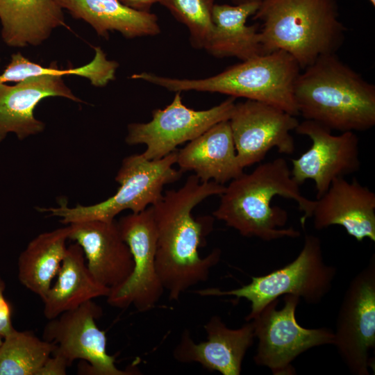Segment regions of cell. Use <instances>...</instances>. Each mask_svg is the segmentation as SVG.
Masks as SVG:
<instances>
[{"mask_svg": "<svg viewBox=\"0 0 375 375\" xmlns=\"http://www.w3.org/2000/svg\"><path fill=\"white\" fill-rule=\"evenodd\" d=\"M225 188L214 181L201 182L193 174L182 187L166 191L151 206L157 234L156 269L169 300L178 301L190 288L206 281L220 260L219 249L204 258L199 251L212 229L214 217L194 219L192 211L208 197L220 196Z\"/></svg>", "mask_w": 375, "mask_h": 375, "instance_id": "cell-1", "label": "cell"}, {"mask_svg": "<svg viewBox=\"0 0 375 375\" xmlns=\"http://www.w3.org/2000/svg\"><path fill=\"white\" fill-rule=\"evenodd\" d=\"M299 186L292 177L285 159L276 158L231 180L220 195L212 215L244 237L264 241L297 238L299 231L284 228L288 212L279 206H272V202L276 196L294 201L303 212L300 223L304 228L307 219L312 217L315 201L303 196Z\"/></svg>", "mask_w": 375, "mask_h": 375, "instance_id": "cell-2", "label": "cell"}, {"mask_svg": "<svg viewBox=\"0 0 375 375\" xmlns=\"http://www.w3.org/2000/svg\"><path fill=\"white\" fill-rule=\"evenodd\" d=\"M294 97L306 120L341 133L375 125V86L335 53L319 56L297 78Z\"/></svg>", "mask_w": 375, "mask_h": 375, "instance_id": "cell-3", "label": "cell"}, {"mask_svg": "<svg viewBox=\"0 0 375 375\" xmlns=\"http://www.w3.org/2000/svg\"><path fill=\"white\" fill-rule=\"evenodd\" d=\"M252 18L262 22L264 53L286 51L301 69L322 55L335 53L347 31L336 0H262Z\"/></svg>", "mask_w": 375, "mask_h": 375, "instance_id": "cell-4", "label": "cell"}, {"mask_svg": "<svg viewBox=\"0 0 375 375\" xmlns=\"http://www.w3.org/2000/svg\"><path fill=\"white\" fill-rule=\"evenodd\" d=\"M301 69L290 54L277 50L242 61L205 78H175L146 72L133 74L131 78L175 92H216L261 101L297 116L294 87Z\"/></svg>", "mask_w": 375, "mask_h": 375, "instance_id": "cell-5", "label": "cell"}, {"mask_svg": "<svg viewBox=\"0 0 375 375\" xmlns=\"http://www.w3.org/2000/svg\"><path fill=\"white\" fill-rule=\"evenodd\" d=\"M336 276V269L327 265L320 240L306 235L302 249L291 262L265 275L251 277L241 288L221 290L206 288L196 292L201 296H235L251 303L247 322L255 318L272 301L281 296H298L306 303L317 304L328 294Z\"/></svg>", "mask_w": 375, "mask_h": 375, "instance_id": "cell-6", "label": "cell"}, {"mask_svg": "<svg viewBox=\"0 0 375 375\" xmlns=\"http://www.w3.org/2000/svg\"><path fill=\"white\" fill-rule=\"evenodd\" d=\"M176 157V150L158 160H148L142 153L130 155L122 160L115 176L119 187L113 196L90 206L68 207L62 203L58 207L40 210L59 217L65 224L94 219L113 221L125 210L141 212L160 199L166 185L181 178L183 172L173 167Z\"/></svg>", "mask_w": 375, "mask_h": 375, "instance_id": "cell-7", "label": "cell"}, {"mask_svg": "<svg viewBox=\"0 0 375 375\" xmlns=\"http://www.w3.org/2000/svg\"><path fill=\"white\" fill-rule=\"evenodd\" d=\"M299 301L298 296L285 295L281 309H276V299L251 320L258 340L254 362L268 367L274 375L296 374L292 363L297 356L313 347L334 344V332L330 328L299 324L295 312Z\"/></svg>", "mask_w": 375, "mask_h": 375, "instance_id": "cell-8", "label": "cell"}, {"mask_svg": "<svg viewBox=\"0 0 375 375\" xmlns=\"http://www.w3.org/2000/svg\"><path fill=\"white\" fill-rule=\"evenodd\" d=\"M334 346L350 372L374 371L375 256L351 281L339 308Z\"/></svg>", "mask_w": 375, "mask_h": 375, "instance_id": "cell-9", "label": "cell"}, {"mask_svg": "<svg viewBox=\"0 0 375 375\" xmlns=\"http://www.w3.org/2000/svg\"><path fill=\"white\" fill-rule=\"evenodd\" d=\"M181 93L176 92L165 108L153 110L149 122L128 124L126 144H144L142 154L148 160L162 158L215 124L228 120L235 104V98L229 97L210 108L196 110L183 103Z\"/></svg>", "mask_w": 375, "mask_h": 375, "instance_id": "cell-10", "label": "cell"}, {"mask_svg": "<svg viewBox=\"0 0 375 375\" xmlns=\"http://www.w3.org/2000/svg\"><path fill=\"white\" fill-rule=\"evenodd\" d=\"M117 223L131 253L133 268L126 281L110 289L107 302L118 308L133 306L140 312L147 311L165 291L156 265L157 234L151 206L124 216Z\"/></svg>", "mask_w": 375, "mask_h": 375, "instance_id": "cell-11", "label": "cell"}, {"mask_svg": "<svg viewBox=\"0 0 375 375\" xmlns=\"http://www.w3.org/2000/svg\"><path fill=\"white\" fill-rule=\"evenodd\" d=\"M103 315L101 307L92 300L76 308L49 319L42 339L56 344L53 353L63 357L69 366L76 359L84 363L78 374L89 375H128L131 371L122 370L115 365V356L106 352V336L96 320Z\"/></svg>", "mask_w": 375, "mask_h": 375, "instance_id": "cell-12", "label": "cell"}, {"mask_svg": "<svg viewBox=\"0 0 375 375\" xmlns=\"http://www.w3.org/2000/svg\"><path fill=\"white\" fill-rule=\"evenodd\" d=\"M237 158L242 168L262 161L276 148L280 153L295 151L290 132L296 129V116L274 106L247 99L235 103L228 119Z\"/></svg>", "mask_w": 375, "mask_h": 375, "instance_id": "cell-13", "label": "cell"}, {"mask_svg": "<svg viewBox=\"0 0 375 375\" xmlns=\"http://www.w3.org/2000/svg\"><path fill=\"white\" fill-rule=\"evenodd\" d=\"M294 131L308 137L312 145L300 157L291 160V175L299 185L306 180H312L317 199L327 191L334 179L360 169L359 140L354 132L335 135L330 129L306 119L299 123Z\"/></svg>", "mask_w": 375, "mask_h": 375, "instance_id": "cell-14", "label": "cell"}, {"mask_svg": "<svg viewBox=\"0 0 375 375\" xmlns=\"http://www.w3.org/2000/svg\"><path fill=\"white\" fill-rule=\"evenodd\" d=\"M206 341L196 343L185 330L174 350V358L181 362H198L210 371L223 375H240L245 354L253 343L251 321L232 329L222 318L214 315L204 325Z\"/></svg>", "mask_w": 375, "mask_h": 375, "instance_id": "cell-15", "label": "cell"}, {"mask_svg": "<svg viewBox=\"0 0 375 375\" xmlns=\"http://www.w3.org/2000/svg\"><path fill=\"white\" fill-rule=\"evenodd\" d=\"M68 225L69 239L82 248L87 266L96 280L110 289L127 280L133 260L115 220H87Z\"/></svg>", "mask_w": 375, "mask_h": 375, "instance_id": "cell-16", "label": "cell"}, {"mask_svg": "<svg viewBox=\"0 0 375 375\" xmlns=\"http://www.w3.org/2000/svg\"><path fill=\"white\" fill-rule=\"evenodd\" d=\"M314 227L322 230L340 225L357 241L375 242V194L356 178L334 179L327 191L315 200Z\"/></svg>", "mask_w": 375, "mask_h": 375, "instance_id": "cell-17", "label": "cell"}, {"mask_svg": "<svg viewBox=\"0 0 375 375\" xmlns=\"http://www.w3.org/2000/svg\"><path fill=\"white\" fill-rule=\"evenodd\" d=\"M51 97L81 102L60 76L31 77L14 85L0 83V142L10 133L19 140L42 133L45 124L33 111L42 100Z\"/></svg>", "mask_w": 375, "mask_h": 375, "instance_id": "cell-18", "label": "cell"}, {"mask_svg": "<svg viewBox=\"0 0 375 375\" xmlns=\"http://www.w3.org/2000/svg\"><path fill=\"white\" fill-rule=\"evenodd\" d=\"M182 172L192 171L201 182L224 183L244 172L238 160L228 120L220 122L177 151Z\"/></svg>", "mask_w": 375, "mask_h": 375, "instance_id": "cell-19", "label": "cell"}, {"mask_svg": "<svg viewBox=\"0 0 375 375\" xmlns=\"http://www.w3.org/2000/svg\"><path fill=\"white\" fill-rule=\"evenodd\" d=\"M260 2L247 1L236 6L215 3L212 13L213 28L204 49L217 58L235 57L242 61L265 54L259 24L247 25V19L257 12Z\"/></svg>", "mask_w": 375, "mask_h": 375, "instance_id": "cell-20", "label": "cell"}, {"mask_svg": "<svg viewBox=\"0 0 375 375\" xmlns=\"http://www.w3.org/2000/svg\"><path fill=\"white\" fill-rule=\"evenodd\" d=\"M56 0H0L3 42L12 47L38 46L56 28L67 27Z\"/></svg>", "mask_w": 375, "mask_h": 375, "instance_id": "cell-21", "label": "cell"}, {"mask_svg": "<svg viewBox=\"0 0 375 375\" xmlns=\"http://www.w3.org/2000/svg\"><path fill=\"white\" fill-rule=\"evenodd\" d=\"M74 18L89 24L103 38L117 31L127 38L154 36L160 33L157 16L131 8L119 0H56Z\"/></svg>", "mask_w": 375, "mask_h": 375, "instance_id": "cell-22", "label": "cell"}, {"mask_svg": "<svg viewBox=\"0 0 375 375\" xmlns=\"http://www.w3.org/2000/svg\"><path fill=\"white\" fill-rule=\"evenodd\" d=\"M57 275L56 283L42 300L44 315L48 320L93 299L106 297L110 290L92 276L83 251L76 242L67 247Z\"/></svg>", "mask_w": 375, "mask_h": 375, "instance_id": "cell-23", "label": "cell"}, {"mask_svg": "<svg viewBox=\"0 0 375 375\" xmlns=\"http://www.w3.org/2000/svg\"><path fill=\"white\" fill-rule=\"evenodd\" d=\"M69 234V225L40 233L19 256V281L42 300L46 297L53 278L60 268Z\"/></svg>", "mask_w": 375, "mask_h": 375, "instance_id": "cell-24", "label": "cell"}, {"mask_svg": "<svg viewBox=\"0 0 375 375\" xmlns=\"http://www.w3.org/2000/svg\"><path fill=\"white\" fill-rule=\"evenodd\" d=\"M93 59L88 64L75 68L60 69L56 65L45 67L33 62L19 52L11 56V60L0 74V83L16 82L40 76H78L88 79L95 87H104L115 79L118 62L108 60L100 47L94 48Z\"/></svg>", "mask_w": 375, "mask_h": 375, "instance_id": "cell-25", "label": "cell"}, {"mask_svg": "<svg viewBox=\"0 0 375 375\" xmlns=\"http://www.w3.org/2000/svg\"><path fill=\"white\" fill-rule=\"evenodd\" d=\"M0 345V375H36L55 351L52 342L31 331L14 329Z\"/></svg>", "mask_w": 375, "mask_h": 375, "instance_id": "cell-26", "label": "cell"}, {"mask_svg": "<svg viewBox=\"0 0 375 375\" xmlns=\"http://www.w3.org/2000/svg\"><path fill=\"white\" fill-rule=\"evenodd\" d=\"M215 0H160L180 22L189 30L194 48L206 46L213 28L212 13Z\"/></svg>", "mask_w": 375, "mask_h": 375, "instance_id": "cell-27", "label": "cell"}, {"mask_svg": "<svg viewBox=\"0 0 375 375\" xmlns=\"http://www.w3.org/2000/svg\"><path fill=\"white\" fill-rule=\"evenodd\" d=\"M5 283L0 276V335L4 338L15 328L12 324L11 309L4 297Z\"/></svg>", "mask_w": 375, "mask_h": 375, "instance_id": "cell-28", "label": "cell"}, {"mask_svg": "<svg viewBox=\"0 0 375 375\" xmlns=\"http://www.w3.org/2000/svg\"><path fill=\"white\" fill-rule=\"evenodd\" d=\"M44 362L36 375H65L67 368L69 367L67 361L61 356L53 353Z\"/></svg>", "mask_w": 375, "mask_h": 375, "instance_id": "cell-29", "label": "cell"}, {"mask_svg": "<svg viewBox=\"0 0 375 375\" xmlns=\"http://www.w3.org/2000/svg\"><path fill=\"white\" fill-rule=\"evenodd\" d=\"M124 5L140 11L149 12L151 7L160 0H119Z\"/></svg>", "mask_w": 375, "mask_h": 375, "instance_id": "cell-30", "label": "cell"}, {"mask_svg": "<svg viewBox=\"0 0 375 375\" xmlns=\"http://www.w3.org/2000/svg\"><path fill=\"white\" fill-rule=\"evenodd\" d=\"M371 4L374 7L375 6V0H369Z\"/></svg>", "mask_w": 375, "mask_h": 375, "instance_id": "cell-31", "label": "cell"}, {"mask_svg": "<svg viewBox=\"0 0 375 375\" xmlns=\"http://www.w3.org/2000/svg\"><path fill=\"white\" fill-rule=\"evenodd\" d=\"M3 337L0 335V345L2 343V341H3Z\"/></svg>", "mask_w": 375, "mask_h": 375, "instance_id": "cell-32", "label": "cell"}, {"mask_svg": "<svg viewBox=\"0 0 375 375\" xmlns=\"http://www.w3.org/2000/svg\"><path fill=\"white\" fill-rule=\"evenodd\" d=\"M238 1H239L240 3H241V2H244V1H252V0H238ZM260 1H262V0H260Z\"/></svg>", "mask_w": 375, "mask_h": 375, "instance_id": "cell-33", "label": "cell"}]
</instances>
